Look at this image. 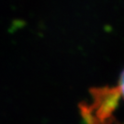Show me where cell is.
I'll list each match as a JSON object with an SVG mask.
<instances>
[{"label": "cell", "instance_id": "cell-1", "mask_svg": "<svg viewBox=\"0 0 124 124\" xmlns=\"http://www.w3.org/2000/svg\"><path fill=\"white\" fill-rule=\"evenodd\" d=\"M120 91L122 92V95H123L124 98V71L122 72L121 76H120Z\"/></svg>", "mask_w": 124, "mask_h": 124}]
</instances>
